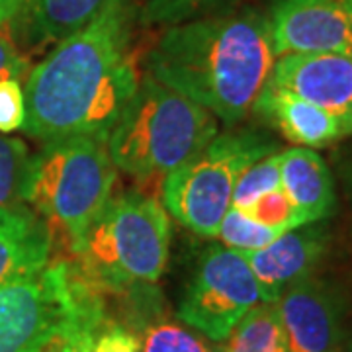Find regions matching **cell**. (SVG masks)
Wrapping results in <instances>:
<instances>
[{
	"mask_svg": "<svg viewBox=\"0 0 352 352\" xmlns=\"http://www.w3.org/2000/svg\"><path fill=\"white\" fill-rule=\"evenodd\" d=\"M131 22V0H106L88 24L55 43L28 73L22 129L30 138L43 143L108 138L141 80Z\"/></svg>",
	"mask_w": 352,
	"mask_h": 352,
	"instance_id": "1",
	"label": "cell"
},
{
	"mask_svg": "<svg viewBox=\"0 0 352 352\" xmlns=\"http://www.w3.org/2000/svg\"><path fill=\"white\" fill-rule=\"evenodd\" d=\"M276 53L268 18L254 10L217 12L170 25L149 51V75L226 126L254 110Z\"/></svg>",
	"mask_w": 352,
	"mask_h": 352,
	"instance_id": "2",
	"label": "cell"
},
{
	"mask_svg": "<svg viewBox=\"0 0 352 352\" xmlns=\"http://www.w3.org/2000/svg\"><path fill=\"white\" fill-rule=\"evenodd\" d=\"M116 164L106 139L92 135L43 143L30 157L22 201L50 231L51 258H73L88 229L112 198ZM59 261V258H55Z\"/></svg>",
	"mask_w": 352,
	"mask_h": 352,
	"instance_id": "3",
	"label": "cell"
},
{
	"mask_svg": "<svg viewBox=\"0 0 352 352\" xmlns=\"http://www.w3.org/2000/svg\"><path fill=\"white\" fill-rule=\"evenodd\" d=\"M215 135L214 113L147 75L110 129L106 145L116 168L139 182H159L157 178L164 180Z\"/></svg>",
	"mask_w": 352,
	"mask_h": 352,
	"instance_id": "4",
	"label": "cell"
},
{
	"mask_svg": "<svg viewBox=\"0 0 352 352\" xmlns=\"http://www.w3.org/2000/svg\"><path fill=\"white\" fill-rule=\"evenodd\" d=\"M170 221L161 201L145 192L108 200L71 258L104 292L155 284L168 263Z\"/></svg>",
	"mask_w": 352,
	"mask_h": 352,
	"instance_id": "5",
	"label": "cell"
},
{
	"mask_svg": "<svg viewBox=\"0 0 352 352\" xmlns=\"http://www.w3.org/2000/svg\"><path fill=\"white\" fill-rule=\"evenodd\" d=\"M274 147V141L254 131L215 135L198 155L164 176V208L196 235L217 237L239 176Z\"/></svg>",
	"mask_w": 352,
	"mask_h": 352,
	"instance_id": "6",
	"label": "cell"
},
{
	"mask_svg": "<svg viewBox=\"0 0 352 352\" xmlns=\"http://www.w3.org/2000/svg\"><path fill=\"white\" fill-rule=\"evenodd\" d=\"M102 300L73 261H51L36 276L0 288V352H28Z\"/></svg>",
	"mask_w": 352,
	"mask_h": 352,
	"instance_id": "7",
	"label": "cell"
},
{
	"mask_svg": "<svg viewBox=\"0 0 352 352\" xmlns=\"http://www.w3.org/2000/svg\"><path fill=\"white\" fill-rule=\"evenodd\" d=\"M263 302L261 286L245 254L226 245H210L201 252L178 303V319L210 340L221 342Z\"/></svg>",
	"mask_w": 352,
	"mask_h": 352,
	"instance_id": "8",
	"label": "cell"
},
{
	"mask_svg": "<svg viewBox=\"0 0 352 352\" xmlns=\"http://www.w3.org/2000/svg\"><path fill=\"white\" fill-rule=\"evenodd\" d=\"M268 28L276 57L352 55V12L342 0H276Z\"/></svg>",
	"mask_w": 352,
	"mask_h": 352,
	"instance_id": "9",
	"label": "cell"
},
{
	"mask_svg": "<svg viewBox=\"0 0 352 352\" xmlns=\"http://www.w3.org/2000/svg\"><path fill=\"white\" fill-rule=\"evenodd\" d=\"M288 352H339L342 305L335 289L305 276L280 294L276 302Z\"/></svg>",
	"mask_w": 352,
	"mask_h": 352,
	"instance_id": "10",
	"label": "cell"
},
{
	"mask_svg": "<svg viewBox=\"0 0 352 352\" xmlns=\"http://www.w3.org/2000/svg\"><path fill=\"white\" fill-rule=\"evenodd\" d=\"M268 82L319 106L339 120L344 135L352 133V55H282Z\"/></svg>",
	"mask_w": 352,
	"mask_h": 352,
	"instance_id": "11",
	"label": "cell"
},
{
	"mask_svg": "<svg viewBox=\"0 0 352 352\" xmlns=\"http://www.w3.org/2000/svg\"><path fill=\"white\" fill-rule=\"evenodd\" d=\"M329 245V231L323 221L289 229L258 251L243 252L256 278L264 302H276L294 282L311 276Z\"/></svg>",
	"mask_w": 352,
	"mask_h": 352,
	"instance_id": "12",
	"label": "cell"
},
{
	"mask_svg": "<svg viewBox=\"0 0 352 352\" xmlns=\"http://www.w3.org/2000/svg\"><path fill=\"white\" fill-rule=\"evenodd\" d=\"M51 263L50 231L25 204L0 208V288L36 276Z\"/></svg>",
	"mask_w": 352,
	"mask_h": 352,
	"instance_id": "13",
	"label": "cell"
},
{
	"mask_svg": "<svg viewBox=\"0 0 352 352\" xmlns=\"http://www.w3.org/2000/svg\"><path fill=\"white\" fill-rule=\"evenodd\" d=\"M254 110L298 147L317 149L344 135L340 122L319 106L303 100L294 92L266 85Z\"/></svg>",
	"mask_w": 352,
	"mask_h": 352,
	"instance_id": "14",
	"label": "cell"
},
{
	"mask_svg": "<svg viewBox=\"0 0 352 352\" xmlns=\"http://www.w3.org/2000/svg\"><path fill=\"white\" fill-rule=\"evenodd\" d=\"M280 157V182L307 223L325 221L335 214V184L323 157L314 149L296 147Z\"/></svg>",
	"mask_w": 352,
	"mask_h": 352,
	"instance_id": "15",
	"label": "cell"
},
{
	"mask_svg": "<svg viewBox=\"0 0 352 352\" xmlns=\"http://www.w3.org/2000/svg\"><path fill=\"white\" fill-rule=\"evenodd\" d=\"M106 0H25L12 30L14 43L30 50L55 45L88 24Z\"/></svg>",
	"mask_w": 352,
	"mask_h": 352,
	"instance_id": "16",
	"label": "cell"
},
{
	"mask_svg": "<svg viewBox=\"0 0 352 352\" xmlns=\"http://www.w3.org/2000/svg\"><path fill=\"white\" fill-rule=\"evenodd\" d=\"M217 352H288L276 303L263 302L241 319Z\"/></svg>",
	"mask_w": 352,
	"mask_h": 352,
	"instance_id": "17",
	"label": "cell"
},
{
	"mask_svg": "<svg viewBox=\"0 0 352 352\" xmlns=\"http://www.w3.org/2000/svg\"><path fill=\"white\" fill-rule=\"evenodd\" d=\"M139 352H217V344L186 323L153 317L139 329Z\"/></svg>",
	"mask_w": 352,
	"mask_h": 352,
	"instance_id": "18",
	"label": "cell"
},
{
	"mask_svg": "<svg viewBox=\"0 0 352 352\" xmlns=\"http://www.w3.org/2000/svg\"><path fill=\"white\" fill-rule=\"evenodd\" d=\"M30 151L22 139L0 135V208L24 204Z\"/></svg>",
	"mask_w": 352,
	"mask_h": 352,
	"instance_id": "19",
	"label": "cell"
},
{
	"mask_svg": "<svg viewBox=\"0 0 352 352\" xmlns=\"http://www.w3.org/2000/svg\"><path fill=\"white\" fill-rule=\"evenodd\" d=\"M280 235H282V231L263 226L235 208L227 210L226 217L221 219L219 229H217V237L221 239V243L229 249L239 252L258 251L278 239Z\"/></svg>",
	"mask_w": 352,
	"mask_h": 352,
	"instance_id": "20",
	"label": "cell"
},
{
	"mask_svg": "<svg viewBox=\"0 0 352 352\" xmlns=\"http://www.w3.org/2000/svg\"><path fill=\"white\" fill-rule=\"evenodd\" d=\"M282 186L280 182V157L270 153L256 163L251 164L243 175L239 176L233 196H231V208L247 212L261 196L272 192Z\"/></svg>",
	"mask_w": 352,
	"mask_h": 352,
	"instance_id": "21",
	"label": "cell"
},
{
	"mask_svg": "<svg viewBox=\"0 0 352 352\" xmlns=\"http://www.w3.org/2000/svg\"><path fill=\"white\" fill-rule=\"evenodd\" d=\"M229 0H147L141 20L151 25H176L208 16Z\"/></svg>",
	"mask_w": 352,
	"mask_h": 352,
	"instance_id": "22",
	"label": "cell"
},
{
	"mask_svg": "<svg viewBox=\"0 0 352 352\" xmlns=\"http://www.w3.org/2000/svg\"><path fill=\"white\" fill-rule=\"evenodd\" d=\"M249 217H252L254 221L263 223V226L276 229V231H289L296 227L305 226L307 221L303 219V215L296 210V206L292 204L288 198V194L284 192V188L272 190L268 194L261 196L258 200L252 204L247 212Z\"/></svg>",
	"mask_w": 352,
	"mask_h": 352,
	"instance_id": "23",
	"label": "cell"
},
{
	"mask_svg": "<svg viewBox=\"0 0 352 352\" xmlns=\"http://www.w3.org/2000/svg\"><path fill=\"white\" fill-rule=\"evenodd\" d=\"M25 122L24 88L20 80H0V133H12L22 129Z\"/></svg>",
	"mask_w": 352,
	"mask_h": 352,
	"instance_id": "24",
	"label": "cell"
},
{
	"mask_svg": "<svg viewBox=\"0 0 352 352\" xmlns=\"http://www.w3.org/2000/svg\"><path fill=\"white\" fill-rule=\"evenodd\" d=\"M110 323L106 314H88L78 317L67 331L65 352H90L96 335Z\"/></svg>",
	"mask_w": 352,
	"mask_h": 352,
	"instance_id": "25",
	"label": "cell"
},
{
	"mask_svg": "<svg viewBox=\"0 0 352 352\" xmlns=\"http://www.w3.org/2000/svg\"><path fill=\"white\" fill-rule=\"evenodd\" d=\"M90 352H139V339L127 327L110 321L96 335Z\"/></svg>",
	"mask_w": 352,
	"mask_h": 352,
	"instance_id": "26",
	"label": "cell"
},
{
	"mask_svg": "<svg viewBox=\"0 0 352 352\" xmlns=\"http://www.w3.org/2000/svg\"><path fill=\"white\" fill-rule=\"evenodd\" d=\"M28 73H30V63L25 55L18 50V45L8 34L0 32V80L6 78L20 80Z\"/></svg>",
	"mask_w": 352,
	"mask_h": 352,
	"instance_id": "27",
	"label": "cell"
},
{
	"mask_svg": "<svg viewBox=\"0 0 352 352\" xmlns=\"http://www.w3.org/2000/svg\"><path fill=\"white\" fill-rule=\"evenodd\" d=\"M24 2L25 0H0V32L8 34L10 38H12L16 18L24 8Z\"/></svg>",
	"mask_w": 352,
	"mask_h": 352,
	"instance_id": "28",
	"label": "cell"
},
{
	"mask_svg": "<svg viewBox=\"0 0 352 352\" xmlns=\"http://www.w3.org/2000/svg\"><path fill=\"white\" fill-rule=\"evenodd\" d=\"M76 321V319H75ZM73 321V323H75ZM71 323V325H73ZM69 325V327H71ZM69 327L59 329V331H55V333H51L50 337H45V339L38 342L32 351L28 352H65V344H67V331Z\"/></svg>",
	"mask_w": 352,
	"mask_h": 352,
	"instance_id": "29",
	"label": "cell"
},
{
	"mask_svg": "<svg viewBox=\"0 0 352 352\" xmlns=\"http://www.w3.org/2000/svg\"><path fill=\"white\" fill-rule=\"evenodd\" d=\"M339 352H352V339L344 344V346H340Z\"/></svg>",
	"mask_w": 352,
	"mask_h": 352,
	"instance_id": "30",
	"label": "cell"
},
{
	"mask_svg": "<svg viewBox=\"0 0 352 352\" xmlns=\"http://www.w3.org/2000/svg\"><path fill=\"white\" fill-rule=\"evenodd\" d=\"M342 2H344V4H346L349 8H351V12H352V0H342Z\"/></svg>",
	"mask_w": 352,
	"mask_h": 352,
	"instance_id": "31",
	"label": "cell"
}]
</instances>
